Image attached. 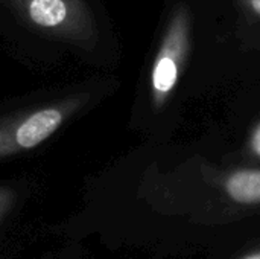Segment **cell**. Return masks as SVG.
I'll return each mask as SVG.
<instances>
[{"instance_id": "cell-2", "label": "cell", "mask_w": 260, "mask_h": 259, "mask_svg": "<svg viewBox=\"0 0 260 259\" xmlns=\"http://www.w3.org/2000/svg\"><path fill=\"white\" fill-rule=\"evenodd\" d=\"M193 44V18L189 5L174 6L165 26L149 73V95L154 110L168 105L187 67Z\"/></svg>"}, {"instance_id": "cell-9", "label": "cell", "mask_w": 260, "mask_h": 259, "mask_svg": "<svg viewBox=\"0 0 260 259\" xmlns=\"http://www.w3.org/2000/svg\"><path fill=\"white\" fill-rule=\"evenodd\" d=\"M230 259H260V240L251 243L245 249L239 250L233 258Z\"/></svg>"}, {"instance_id": "cell-6", "label": "cell", "mask_w": 260, "mask_h": 259, "mask_svg": "<svg viewBox=\"0 0 260 259\" xmlns=\"http://www.w3.org/2000/svg\"><path fill=\"white\" fill-rule=\"evenodd\" d=\"M37 238H38L37 235H30V237H26V238L14 243L12 246L0 250V259H18L20 253H23V249H26V244L29 241H35ZM35 259H96V256L87 243L56 241V244L53 247L44 250Z\"/></svg>"}, {"instance_id": "cell-5", "label": "cell", "mask_w": 260, "mask_h": 259, "mask_svg": "<svg viewBox=\"0 0 260 259\" xmlns=\"http://www.w3.org/2000/svg\"><path fill=\"white\" fill-rule=\"evenodd\" d=\"M27 200L29 188L24 183L0 182V250L35 235L17 231Z\"/></svg>"}, {"instance_id": "cell-4", "label": "cell", "mask_w": 260, "mask_h": 259, "mask_svg": "<svg viewBox=\"0 0 260 259\" xmlns=\"http://www.w3.org/2000/svg\"><path fill=\"white\" fill-rule=\"evenodd\" d=\"M78 107L79 99L70 98L0 121V160L40 147Z\"/></svg>"}, {"instance_id": "cell-8", "label": "cell", "mask_w": 260, "mask_h": 259, "mask_svg": "<svg viewBox=\"0 0 260 259\" xmlns=\"http://www.w3.org/2000/svg\"><path fill=\"white\" fill-rule=\"evenodd\" d=\"M239 159L247 165H260V119L250 128L239 151Z\"/></svg>"}, {"instance_id": "cell-3", "label": "cell", "mask_w": 260, "mask_h": 259, "mask_svg": "<svg viewBox=\"0 0 260 259\" xmlns=\"http://www.w3.org/2000/svg\"><path fill=\"white\" fill-rule=\"evenodd\" d=\"M35 29L58 40L91 46L98 31L93 14L84 0H6Z\"/></svg>"}, {"instance_id": "cell-1", "label": "cell", "mask_w": 260, "mask_h": 259, "mask_svg": "<svg viewBox=\"0 0 260 259\" xmlns=\"http://www.w3.org/2000/svg\"><path fill=\"white\" fill-rule=\"evenodd\" d=\"M133 202L134 212L96 226L85 243L140 212L148 218L178 220L206 227L229 226L260 215V165L219 166L193 157L165 172H146Z\"/></svg>"}, {"instance_id": "cell-7", "label": "cell", "mask_w": 260, "mask_h": 259, "mask_svg": "<svg viewBox=\"0 0 260 259\" xmlns=\"http://www.w3.org/2000/svg\"><path fill=\"white\" fill-rule=\"evenodd\" d=\"M239 12V35L250 47H260V0H233Z\"/></svg>"}]
</instances>
